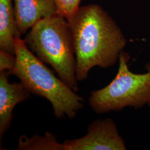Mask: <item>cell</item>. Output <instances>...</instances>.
Wrapping results in <instances>:
<instances>
[{"label": "cell", "instance_id": "6", "mask_svg": "<svg viewBox=\"0 0 150 150\" xmlns=\"http://www.w3.org/2000/svg\"><path fill=\"white\" fill-rule=\"evenodd\" d=\"M7 71L0 72V140L10 127L16 105L30 97V92L20 83H11Z\"/></svg>", "mask_w": 150, "mask_h": 150}, {"label": "cell", "instance_id": "4", "mask_svg": "<svg viewBox=\"0 0 150 150\" xmlns=\"http://www.w3.org/2000/svg\"><path fill=\"white\" fill-rule=\"evenodd\" d=\"M129 54L122 51L115 79L103 88L91 92L88 102L95 112L117 111L127 106L139 109L150 103V62L146 64L147 72L137 74L129 70Z\"/></svg>", "mask_w": 150, "mask_h": 150}, {"label": "cell", "instance_id": "8", "mask_svg": "<svg viewBox=\"0 0 150 150\" xmlns=\"http://www.w3.org/2000/svg\"><path fill=\"white\" fill-rule=\"evenodd\" d=\"M21 35L16 25L13 0H0V50L15 55V41Z\"/></svg>", "mask_w": 150, "mask_h": 150}, {"label": "cell", "instance_id": "1", "mask_svg": "<svg viewBox=\"0 0 150 150\" xmlns=\"http://www.w3.org/2000/svg\"><path fill=\"white\" fill-rule=\"evenodd\" d=\"M69 23L78 81L85 80L95 66L107 69L116 64L127 41L117 23L101 6H80Z\"/></svg>", "mask_w": 150, "mask_h": 150}, {"label": "cell", "instance_id": "5", "mask_svg": "<svg viewBox=\"0 0 150 150\" xmlns=\"http://www.w3.org/2000/svg\"><path fill=\"white\" fill-rule=\"evenodd\" d=\"M65 150H125V141L111 118L96 120L88 127L87 134L79 139H66Z\"/></svg>", "mask_w": 150, "mask_h": 150}, {"label": "cell", "instance_id": "2", "mask_svg": "<svg viewBox=\"0 0 150 150\" xmlns=\"http://www.w3.org/2000/svg\"><path fill=\"white\" fill-rule=\"evenodd\" d=\"M16 64L8 75L17 77L30 93L50 101L57 118L75 117L83 107V99L47 67L21 38L15 45Z\"/></svg>", "mask_w": 150, "mask_h": 150}, {"label": "cell", "instance_id": "9", "mask_svg": "<svg viewBox=\"0 0 150 150\" xmlns=\"http://www.w3.org/2000/svg\"><path fill=\"white\" fill-rule=\"evenodd\" d=\"M17 150H65L64 143L57 141L55 135L46 132L45 136L34 135L28 137L22 135L19 139Z\"/></svg>", "mask_w": 150, "mask_h": 150}, {"label": "cell", "instance_id": "10", "mask_svg": "<svg viewBox=\"0 0 150 150\" xmlns=\"http://www.w3.org/2000/svg\"><path fill=\"white\" fill-rule=\"evenodd\" d=\"M57 13L71 21L80 8L81 0H54Z\"/></svg>", "mask_w": 150, "mask_h": 150}, {"label": "cell", "instance_id": "12", "mask_svg": "<svg viewBox=\"0 0 150 150\" xmlns=\"http://www.w3.org/2000/svg\"><path fill=\"white\" fill-rule=\"evenodd\" d=\"M148 105V106H149V107H150V102L149 103V104H148V105Z\"/></svg>", "mask_w": 150, "mask_h": 150}, {"label": "cell", "instance_id": "7", "mask_svg": "<svg viewBox=\"0 0 150 150\" xmlns=\"http://www.w3.org/2000/svg\"><path fill=\"white\" fill-rule=\"evenodd\" d=\"M17 27L25 34L43 18L57 13L54 0H13Z\"/></svg>", "mask_w": 150, "mask_h": 150}, {"label": "cell", "instance_id": "3", "mask_svg": "<svg viewBox=\"0 0 150 150\" xmlns=\"http://www.w3.org/2000/svg\"><path fill=\"white\" fill-rule=\"evenodd\" d=\"M43 63L50 64L59 78L75 92L79 91L76 59L70 24L59 14L39 21L23 40Z\"/></svg>", "mask_w": 150, "mask_h": 150}, {"label": "cell", "instance_id": "11", "mask_svg": "<svg viewBox=\"0 0 150 150\" xmlns=\"http://www.w3.org/2000/svg\"><path fill=\"white\" fill-rule=\"evenodd\" d=\"M16 61L15 55L0 50V72L12 70Z\"/></svg>", "mask_w": 150, "mask_h": 150}]
</instances>
